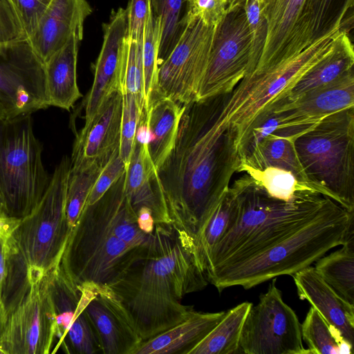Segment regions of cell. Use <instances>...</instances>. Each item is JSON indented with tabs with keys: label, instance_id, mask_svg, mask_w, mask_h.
<instances>
[{
	"label": "cell",
	"instance_id": "cell-1",
	"mask_svg": "<svg viewBox=\"0 0 354 354\" xmlns=\"http://www.w3.org/2000/svg\"><path fill=\"white\" fill-rule=\"evenodd\" d=\"M149 252L109 285L120 298L142 342L176 325L194 310L181 302L208 284L194 244L170 225L157 224Z\"/></svg>",
	"mask_w": 354,
	"mask_h": 354
},
{
	"label": "cell",
	"instance_id": "cell-2",
	"mask_svg": "<svg viewBox=\"0 0 354 354\" xmlns=\"http://www.w3.org/2000/svg\"><path fill=\"white\" fill-rule=\"evenodd\" d=\"M322 59L310 46L281 59H259L230 92L201 100L205 138L213 145L223 142L239 155L255 119Z\"/></svg>",
	"mask_w": 354,
	"mask_h": 354
},
{
	"label": "cell",
	"instance_id": "cell-3",
	"mask_svg": "<svg viewBox=\"0 0 354 354\" xmlns=\"http://www.w3.org/2000/svg\"><path fill=\"white\" fill-rule=\"evenodd\" d=\"M232 187L238 201V216L214 248L206 269L207 277L273 245L313 218L330 198L305 190L288 201L277 199L245 173Z\"/></svg>",
	"mask_w": 354,
	"mask_h": 354
},
{
	"label": "cell",
	"instance_id": "cell-4",
	"mask_svg": "<svg viewBox=\"0 0 354 354\" xmlns=\"http://www.w3.org/2000/svg\"><path fill=\"white\" fill-rule=\"evenodd\" d=\"M354 212L329 198L310 220L267 249L207 277L219 292L239 286L250 289L310 266L329 250L342 245L353 230Z\"/></svg>",
	"mask_w": 354,
	"mask_h": 354
},
{
	"label": "cell",
	"instance_id": "cell-5",
	"mask_svg": "<svg viewBox=\"0 0 354 354\" xmlns=\"http://www.w3.org/2000/svg\"><path fill=\"white\" fill-rule=\"evenodd\" d=\"M295 147L308 181L354 212V107L326 116L297 136Z\"/></svg>",
	"mask_w": 354,
	"mask_h": 354
},
{
	"label": "cell",
	"instance_id": "cell-6",
	"mask_svg": "<svg viewBox=\"0 0 354 354\" xmlns=\"http://www.w3.org/2000/svg\"><path fill=\"white\" fill-rule=\"evenodd\" d=\"M42 151L31 114L0 119V197L7 216L21 219L44 194L51 176Z\"/></svg>",
	"mask_w": 354,
	"mask_h": 354
},
{
	"label": "cell",
	"instance_id": "cell-7",
	"mask_svg": "<svg viewBox=\"0 0 354 354\" xmlns=\"http://www.w3.org/2000/svg\"><path fill=\"white\" fill-rule=\"evenodd\" d=\"M71 168V158L64 156L40 201L20 220L14 232L17 248L27 268L30 285L41 280L60 264L72 230L66 212Z\"/></svg>",
	"mask_w": 354,
	"mask_h": 354
},
{
	"label": "cell",
	"instance_id": "cell-8",
	"mask_svg": "<svg viewBox=\"0 0 354 354\" xmlns=\"http://www.w3.org/2000/svg\"><path fill=\"white\" fill-rule=\"evenodd\" d=\"M151 249L133 248L119 239L93 203L84 206L72 228L59 265L77 286H109Z\"/></svg>",
	"mask_w": 354,
	"mask_h": 354
},
{
	"label": "cell",
	"instance_id": "cell-9",
	"mask_svg": "<svg viewBox=\"0 0 354 354\" xmlns=\"http://www.w3.org/2000/svg\"><path fill=\"white\" fill-rule=\"evenodd\" d=\"M217 25L186 12L176 44L159 65L155 99L168 97L183 105L196 100Z\"/></svg>",
	"mask_w": 354,
	"mask_h": 354
},
{
	"label": "cell",
	"instance_id": "cell-10",
	"mask_svg": "<svg viewBox=\"0 0 354 354\" xmlns=\"http://www.w3.org/2000/svg\"><path fill=\"white\" fill-rule=\"evenodd\" d=\"M239 353L309 354L303 345L299 319L283 301L276 278L248 313L241 333Z\"/></svg>",
	"mask_w": 354,
	"mask_h": 354
},
{
	"label": "cell",
	"instance_id": "cell-11",
	"mask_svg": "<svg viewBox=\"0 0 354 354\" xmlns=\"http://www.w3.org/2000/svg\"><path fill=\"white\" fill-rule=\"evenodd\" d=\"M55 313L47 274L30 285L8 315L0 336L3 354H48L57 340Z\"/></svg>",
	"mask_w": 354,
	"mask_h": 354
},
{
	"label": "cell",
	"instance_id": "cell-12",
	"mask_svg": "<svg viewBox=\"0 0 354 354\" xmlns=\"http://www.w3.org/2000/svg\"><path fill=\"white\" fill-rule=\"evenodd\" d=\"M0 100L9 118L50 106L44 64L26 41L0 48Z\"/></svg>",
	"mask_w": 354,
	"mask_h": 354
},
{
	"label": "cell",
	"instance_id": "cell-13",
	"mask_svg": "<svg viewBox=\"0 0 354 354\" xmlns=\"http://www.w3.org/2000/svg\"><path fill=\"white\" fill-rule=\"evenodd\" d=\"M216 26L207 66L199 84L196 100L230 92L255 65L252 59V34L245 12L235 28Z\"/></svg>",
	"mask_w": 354,
	"mask_h": 354
},
{
	"label": "cell",
	"instance_id": "cell-14",
	"mask_svg": "<svg viewBox=\"0 0 354 354\" xmlns=\"http://www.w3.org/2000/svg\"><path fill=\"white\" fill-rule=\"evenodd\" d=\"M122 109V94L115 92L84 123L73 145L71 172L109 162L120 147Z\"/></svg>",
	"mask_w": 354,
	"mask_h": 354
},
{
	"label": "cell",
	"instance_id": "cell-15",
	"mask_svg": "<svg viewBox=\"0 0 354 354\" xmlns=\"http://www.w3.org/2000/svg\"><path fill=\"white\" fill-rule=\"evenodd\" d=\"M104 354H133L142 340L120 298L108 285L93 287L85 308Z\"/></svg>",
	"mask_w": 354,
	"mask_h": 354
},
{
	"label": "cell",
	"instance_id": "cell-16",
	"mask_svg": "<svg viewBox=\"0 0 354 354\" xmlns=\"http://www.w3.org/2000/svg\"><path fill=\"white\" fill-rule=\"evenodd\" d=\"M354 107L353 70L326 85L306 91L295 99L273 104L270 109L279 113L283 129L313 127L326 116Z\"/></svg>",
	"mask_w": 354,
	"mask_h": 354
},
{
	"label": "cell",
	"instance_id": "cell-17",
	"mask_svg": "<svg viewBox=\"0 0 354 354\" xmlns=\"http://www.w3.org/2000/svg\"><path fill=\"white\" fill-rule=\"evenodd\" d=\"M103 43L95 66L94 80L85 105V122L97 113L104 102L120 88V56L124 38L128 32L127 10H113L103 24Z\"/></svg>",
	"mask_w": 354,
	"mask_h": 354
},
{
	"label": "cell",
	"instance_id": "cell-18",
	"mask_svg": "<svg viewBox=\"0 0 354 354\" xmlns=\"http://www.w3.org/2000/svg\"><path fill=\"white\" fill-rule=\"evenodd\" d=\"M91 12L86 0H51L26 41L45 64L73 35L83 37L84 23Z\"/></svg>",
	"mask_w": 354,
	"mask_h": 354
},
{
	"label": "cell",
	"instance_id": "cell-19",
	"mask_svg": "<svg viewBox=\"0 0 354 354\" xmlns=\"http://www.w3.org/2000/svg\"><path fill=\"white\" fill-rule=\"evenodd\" d=\"M125 191L136 213L147 208L152 212L156 225H170L158 170L149 155L148 145L136 141L126 170Z\"/></svg>",
	"mask_w": 354,
	"mask_h": 354
},
{
	"label": "cell",
	"instance_id": "cell-20",
	"mask_svg": "<svg viewBox=\"0 0 354 354\" xmlns=\"http://www.w3.org/2000/svg\"><path fill=\"white\" fill-rule=\"evenodd\" d=\"M298 296L308 301L343 338L353 346L354 306L343 299L319 274L308 266L292 275Z\"/></svg>",
	"mask_w": 354,
	"mask_h": 354
},
{
	"label": "cell",
	"instance_id": "cell-21",
	"mask_svg": "<svg viewBox=\"0 0 354 354\" xmlns=\"http://www.w3.org/2000/svg\"><path fill=\"white\" fill-rule=\"evenodd\" d=\"M20 220L0 217V336L8 315L29 288L27 268L14 240Z\"/></svg>",
	"mask_w": 354,
	"mask_h": 354
},
{
	"label": "cell",
	"instance_id": "cell-22",
	"mask_svg": "<svg viewBox=\"0 0 354 354\" xmlns=\"http://www.w3.org/2000/svg\"><path fill=\"white\" fill-rule=\"evenodd\" d=\"M125 176L126 171L94 203L115 236L129 247L148 250L155 243V233L148 234L140 229L125 191Z\"/></svg>",
	"mask_w": 354,
	"mask_h": 354
},
{
	"label": "cell",
	"instance_id": "cell-23",
	"mask_svg": "<svg viewBox=\"0 0 354 354\" xmlns=\"http://www.w3.org/2000/svg\"><path fill=\"white\" fill-rule=\"evenodd\" d=\"M226 311L192 310L185 319L143 341L133 354H188L223 319Z\"/></svg>",
	"mask_w": 354,
	"mask_h": 354
},
{
	"label": "cell",
	"instance_id": "cell-24",
	"mask_svg": "<svg viewBox=\"0 0 354 354\" xmlns=\"http://www.w3.org/2000/svg\"><path fill=\"white\" fill-rule=\"evenodd\" d=\"M82 38L73 35L44 64L50 106L69 111L82 96L77 83V54Z\"/></svg>",
	"mask_w": 354,
	"mask_h": 354
},
{
	"label": "cell",
	"instance_id": "cell-25",
	"mask_svg": "<svg viewBox=\"0 0 354 354\" xmlns=\"http://www.w3.org/2000/svg\"><path fill=\"white\" fill-rule=\"evenodd\" d=\"M185 104L168 97H157L146 111L151 133L149 153L157 170L172 151Z\"/></svg>",
	"mask_w": 354,
	"mask_h": 354
},
{
	"label": "cell",
	"instance_id": "cell-26",
	"mask_svg": "<svg viewBox=\"0 0 354 354\" xmlns=\"http://www.w3.org/2000/svg\"><path fill=\"white\" fill-rule=\"evenodd\" d=\"M297 136L282 131L268 136L241 162L240 165L258 169L267 167L283 169L291 171L301 181L316 187L308 181L298 158L295 147V140Z\"/></svg>",
	"mask_w": 354,
	"mask_h": 354
},
{
	"label": "cell",
	"instance_id": "cell-27",
	"mask_svg": "<svg viewBox=\"0 0 354 354\" xmlns=\"http://www.w3.org/2000/svg\"><path fill=\"white\" fill-rule=\"evenodd\" d=\"M238 213L236 195L232 187L229 186L194 238L195 257L205 274L214 248L234 224Z\"/></svg>",
	"mask_w": 354,
	"mask_h": 354
},
{
	"label": "cell",
	"instance_id": "cell-28",
	"mask_svg": "<svg viewBox=\"0 0 354 354\" xmlns=\"http://www.w3.org/2000/svg\"><path fill=\"white\" fill-rule=\"evenodd\" d=\"M342 39L337 48L305 73L277 100V104L291 101L302 93L329 84L353 70L352 48L344 46Z\"/></svg>",
	"mask_w": 354,
	"mask_h": 354
},
{
	"label": "cell",
	"instance_id": "cell-29",
	"mask_svg": "<svg viewBox=\"0 0 354 354\" xmlns=\"http://www.w3.org/2000/svg\"><path fill=\"white\" fill-rule=\"evenodd\" d=\"M354 229L342 247L322 257L315 268L322 279L346 301L354 306Z\"/></svg>",
	"mask_w": 354,
	"mask_h": 354
},
{
	"label": "cell",
	"instance_id": "cell-30",
	"mask_svg": "<svg viewBox=\"0 0 354 354\" xmlns=\"http://www.w3.org/2000/svg\"><path fill=\"white\" fill-rule=\"evenodd\" d=\"M252 304L244 301L223 319L188 354H237L243 323Z\"/></svg>",
	"mask_w": 354,
	"mask_h": 354
},
{
	"label": "cell",
	"instance_id": "cell-31",
	"mask_svg": "<svg viewBox=\"0 0 354 354\" xmlns=\"http://www.w3.org/2000/svg\"><path fill=\"white\" fill-rule=\"evenodd\" d=\"M301 332L309 353H352L353 346L345 340L339 331L330 325L312 306L301 324Z\"/></svg>",
	"mask_w": 354,
	"mask_h": 354
},
{
	"label": "cell",
	"instance_id": "cell-32",
	"mask_svg": "<svg viewBox=\"0 0 354 354\" xmlns=\"http://www.w3.org/2000/svg\"><path fill=\"white\" fill-rule=\"evenodd\" d=\"M238 172L248 174L270 196L277 199L288 201L297 192L305 190L319 193L316 187L301 181L291 171L283 169L267 167L258 169L242 165Z\"/></svg>",
	"mask_w": 354,
	"mask_h": 354
},
{
	"label": "cell",
	"instance_id": "cell-33",
	"mask_svg": "<svg viewBox=\"0 0 354 354\" xmlns=\"http://www.w3.org/2000/svg\"><path fill=\"white\" fill-rule=\"evenodd\" d=\"M160 37V19L154 16L151 6L142 38V66L146 111L156 95Z\"/></svg>",
	"mask_w": 354,
	"mask_h": 354
},
{
	"label": "cell",
	"instance_id": "cell-34",
	"mask_svg": "<svg viewBox=\"0 0 354 354\" xmlns=\"http://www.w3.org/2000/svg\"><path fill=\"white\" fill-rule=\"evenodd\" d=\"M120 88L122 93L133 94L142 111H146L142 66V41L137 42L128 35L124 38L120 56Z\"/></svg>",
	"mask_w": 354,
	"mask_h": 354
},
{
	"label": "cell",
	"instance_id": "cell-35",
	"mask_svg": "<svg viewBox=\"0 0 354 354\" xmlns=\"http://www.w3.org/2000/svg\"><path fill=\"white\" fill-rule=\"evenodd\" d=\"M106 165L95 164L79 171L70 172L66 212L71 228L76 223L95 181Z\"/></svg>",
	"mask_w": 354,
	"mask_h": 354
},
{
	"label": "cell",
	"instance_id": "cell-36",
	"mask_svg": "<svg viewBox=\"0 0 354 354\" xmlns=\"http://www.w3.org/2000/svg\"><path fill=\"white\" fill-rule=\"evenodd\" d=\"M186 0H150L151 9L161 24L159 62L165 59L176 44L182 29L181 17Z\"/></svg>",
	"mask_w": 354,
	"mask_h": 354
},
{
	"label": "cell",
	"instance_id": "cell-37",
	"mask_svg": "<svg viewBox=\"0 0 354 354\" xmlns=\"http://www.w3.org/2000/svg\"><path fill=\"white\" fill-rule=\"evenodd\" d=\"M142 112L143 111L133 94L122 93L119 154L124 163L126 170L134 149L136 131Z\"/></svg>",
	"mask_w": 354,
	"mask_h": 354
},
{
	"label": "cell",
	"instance_id": "cell-38",
	"mask_svg": "<svg viewBox=\"0 0 354 354\" xmlns=\"http://www.w3.org/2000/svg\"><path fill=\"white\" fill-rule=\"evenodd\" d=\"M26 41L14 0H0V48Z\"/></svg>",
	"mask_w": 354,
	"mask_h": 354
},
{
	"label": "cell",
	"instance_id": "cell-39",
	"mask_svg": "<svg viewBox=\"0 0 354 354\" xmlns=\"http://www.w3.org/2000/svg\"><path fill=\"white\" fill-rule=\"evenodd\" d=\"M125 171V165L120 156L118 149L114 152L100 174L85 205H92L98 201Z\"/></svg>",
	"mask_w": 354,
	"mask_h": 354
},
{
	"label": "cell",
	"instance_id": "cell-40",
	"mask_svg": "<svg viewBox=\"0 0 354 354\" xmlns=\"http://www.w3.org/2000/svg\"><path fill=\"white\" fill-rule=\"evenodd\" d=\"M51 0H14L26 40L33 32Z\"/></svg>",
	"mask_w": 354,
	"mask_h": 354
},
{
	"label": "cell",
	"instance_id": "cell-41",
	"mask_svg": "<svg viewBox=\"0 0 354 354\" xmlns=\"http://www.w3.org/2000/svg\"><path fill=\"white\" fill-rule=\"evenodd\" d=\"M151 8L150 0H129L127 10L128 37L132 40L141 42L144 30Z\"/></svg>",
	"mask_w": 354,
	"mask_h": 354
},
{
	"label": "cell",
	"instance_id": "cell-42",
	"mask_svg": "<svg viewBox=\"0 0 354 354\" xmlns=\"http://www.w3.org/2000/svg\"><path fill=\"white\" fill-rule=\"evenodd\" d=\"M187 12L199 17L205 22L217 25L223 18L224 0H186Z\"/></svg>",
	"mask_w": 354,
	"mask_h": 354
},
{
	"label": "cell",
	"instance_id": "cell-43",
	"mask_svg": "<svg viewBox=\"0 0 354 354\" xmlns=\"http://www.w3.org/2000/svg\"><path fill=\"white\" fill-rule=\"evenodd\" d=\"M260 12L259 0H251L245 11L246 19L250 26L251 34H254L258 28Z\"/></svg>",
	"mask_w": 354,
	"mask_h": 354
},
{
	"label": "cell",
	"instance_id": "cell-44",
	"mask_svg": "<svg viewBox=\"0 0 354 354\" xmlns=\"http://www.w3.org/2000/svg\"><path fill=\"white\" fill-rule=\"evenodd\" d=\"M6 117V109H5L3 104H2V102L0 100V119H2Z\"/></svg>",
	"mask_w": 354,
	"mask_h": 354
},
{
	"label": "cell",
	"instance_id": "cell-45",
	"mask_svg": "<svg viewBox=\"0 0 354 354\" xmlns=\"http://www.w3.org/2000/svg\"><path fill=\"white\" fill-rule=\"evenodd\" d=\"M0 217H7L0 197Z\"/></svg>",
	"mask_w": 354,
	"mask_h": 354
},
{
	"label": "cell",
	"instance_id": "cell-46",
	"mask_svg": "<svg viewBox=\"0 0 354 354\" xmlns=\"http://www.w3.org/2000/svg\"><path fill=\"white\" fill-rule=\"evenodd\" d=\"M0 354H3V351L0 349Z\"/></svg>",
	"mask_w": 354,
	"mask_h": 354
}]
</instances>
